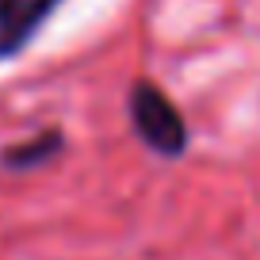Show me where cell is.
Listing matches in <instances>:
<instances>
[{"mask_svg":"<svg viewBox=\"0 0 260 260\" xmlns=\"http://www.w3.org/2000/svg\"><path fill=\"white\" fill-rule=\"evenodd\" d=\"M130 115H134V126H138L142 142L153 146L157 153L176 157L187 146V126L180 119V111L172 107V100L165 96L153 84H138L134 96H130Z\"/></svg>","mask_w":260,"mask_h":260,"instance_id":"cell-1","label":"cell"},{"mask_svg":"<svg viewBox=\"0 0 260 260\" xmlns=\"http://www.w3.org/2000/svg\"><path fill=\"white\" fill-rule=\"evenodd\" d=\"M61 0H0V57L16 54Z\"/></svg>","mask_w":260,"mask_h":260,"instance_id":"cell-2","label":"cell"}]
</instances>
